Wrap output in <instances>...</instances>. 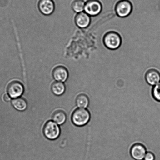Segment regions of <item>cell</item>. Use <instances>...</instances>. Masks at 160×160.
Here are the masks:
<instances>
[{"mask_svg":"<svg viewBox=\"0 0 160 160\" xmlns=\"http://www.w3.org/2000/svg\"><path fill=\"white\" fill-rule=\"evenodd\" d=\"M152 94L155 100L160 102V82L153 86Z\"/></svg>","mask_w":160,"mask_h":160,"instance_id":"obj_17","label":"cell"},{"mask_svg":"<svg viewBox=\"0 0 160 160\" xmlns=\"http://www.w3.org/2000/svg\"><path fill=\"white\" fill-rule=\"evenodd\" d=\"M66 90V87L62 82H55L51 86V90L54 94L57 96H60L64 93Z\"/></svg>","mask_w":160,"mask_h":160,"instance_id":"obj_15","label":"cell"},{"mask_svg":"<svg viewBox=\"0 0 160 160\" xmlns=\"http://www.w3.org/2000/svg\"><path fill=\"white\" fill-rule=\"evenodd\" d=\"M90 16L85 12H81L78 14L75 17L76 24L78 27L85 28L89 26L91 23Z\"/></svg>","mask_w":160,"mask_h":160,"instance_id":"obj_11","label":"cell"},{"mask_svg":"<svg viewBox=\"0 0 160 160\" xmlns=\"http://www.w3.org/2000/svg\"><path fill=\"white\" fill-rule=\"evenodd\" d=\"M132 10V4L128 0H120L116 4V13L120 18H125L128 16Z\"/></svg>","mask_w":160,"mask_h":160,"instance_id":"obj_4","label":"cell"},{"mask_svg":"<svg viewBox=\"0 0 160 160\" xmlns=\"http://www.w3.org/2000/svg\"><path fill=\"white\" fill-rule=\"evenodd\" d=\"M38 7L40 11L43 14L49 15L54 11L55 5L52 0H40Z\"/></svg>","mask_w":160,"mask_h":160,"instance_id":"obj_8","label":"cell"},{"mask_svg":"<svg viewBox=\"0 0 160 160\" xmlns=\"http://www.w3.org/2000/svg\"><path fill=\"white\" fill-rule=\"evenodd\" d=\"M102 10V5L99 0H88L85 2L84 10L89 16H97Z\"/></svg>","mask_w":160,"mask_h":160,"instance_id":"obj_5","label":"cell"},{"mask_svg":"<svg viewBox=\"0 0 160 160\" xmlns=\"http://www.w3.org/2000/svg\"><path fill=\"white\" fill-rule=\"evenodd\" d=\"M103 42L104 45L108 49L116 50L121 46L122 39L118 32L111 31L104 35Z\"/></svg>","mask_w":160,"mask_h":160,"instance_id":"obj_2","label":"cell"},{"mask_svg":"<svg viewBox=\"0 0 160 160\" xmlns=\"http://www.w3.org/2000/svg\"><path fill=\"white\" fill-rule=\"evenodd\" d=\"M66 113L61 110L55 111L52 116V119L53 122L58 125H62L66 122Z\"/></svg>","mask_w":160,"mask_h":160,"instance_id":"obj_14","label":"cell"},{"mask_svg":"<svg viewBox=\"0 0 160 160\" xmlns=\"http://www.w3.org/2000/svg\"><path fill=\"white\" fill-rule=\"evenodd\" d=\"M145 79L148 85L154 86L160 82V72L156 69H149L146 73Z\"/></svg>","mask_w":160,"mask_h":160,"instance_id":"obj_9","label":"cell"},{"mask_svg":"<svg viewBox=\"0 0 160 160\" xmlns=\"http://www.w3.org/2000/svg\"><path fill=\"white\" fill-rule=\"evenodd\" d=\"M91 118V114L88 109L79 108L73 113L72 120L74 125L78 127H82L86 125L89 122Z\"/></svg>","mask_w":160,"mask_h":160,"instance_id":"obj_1","label":"cell"},{"mask_svg":"<svg viewBox=\"0 0 160 160\" xmlns=\"http://www.w3.org/2000/svg\"><path fill=\"white\" fill-rule=\"evenodd\" d=\"M11 98L10 96L8 94H5L3 96V99L4 101L6 102H8L11 100Z\"/></svg>","mask_w":160,"mask_h":160,"instance_id":"obj_19","label":"cell"},{"mask_svg":"<svg viewBox=\"0 0 160 160\" xmlns=\"http://www.w3.org/2000/svg\"><path fill=\"white\" fill-rule=\"evenodd\" d=\"M24 91V87L22 84L19 82H12L7 87L8 94L13 99L19 98Z\"/></svg>","mask_w":160,"mask_h":160,"instance_id":"obj_7","label":"cell"},{"mask_svg":"<svg viewBox=\"0 0 160 160\" xmlns=\"http://www.w3.org/2000/svg\"><path fill=\"white\" fill-rule=\"evenodd\" d=\"M43 132L47 139L52 140L57 139L60 136V129L58 124L53 121H50L45 124Z\"/></svg>","mask_w":160,"mask_h":160,"instance_id":"obj_3","label":"cell"},{"mask_svg":"<svg viewBox=\"0 0 160 160\" xmlns=\"http://www.w3.org/2000/svg\"><path fill=\"white\" fill-rule=\"evenodd\" d=\"M85 2L83 0H74L71 7L73 10L77 13H81L84 10Z\"/></svg>","mask_w":160,"mask_h":160,"instance_id":"obj_16","label":"cell"},{"mask_svg":"<svg viewBox=\"0 0 160 160\" xmlns=\"http://www.w3.org/2000/svg\"><path fill=\"white\" fill-rule=\"evenodd\" d=\"M68 70L63 66H57L53 70V77L58 82H63L66 81L68 78Z\"/></svg>","mask_w":160,"mask_h":160,"instance_id":"obj_10","label":"cell"},{"mask_svg":"<svg viewBox=\"0 0 160 160\" xmlns=\"http://www.w3.org/2000/svg\"><path fill=\"white\" fill-rule=\"evenodd\" d=\"M76 102L77 107L79 108H86L89 105L90 101L87 95L82 94L77 96Z\"/></svg>","mask_w":160,"mask_h":160,"instance_id":"obj_13","label":"cell"},{"mask_svg":"<svg viewBox=\"0 0 160 160\" xmlns=\"http://www.w3.org/2000/svg\"><path fill=\"white\" fill-rule=\"evenodd\" d=\"M156 157L153 152L148 151L146 153L143 160H155Z\"/></svg>","mask_w":160,"mask_h":160,"instance_id":"obj_18","label":"cell"},{"mask_svg":"<svg viewBox=\"0 0 160 160\" xmlns=\"http://www.w3.org/2000/svg\"><path fill=\"white\" fill-rule=\"evenodd\" d=\"M147 152L145 146L141 143H136L132 145L130 149V154L135 160H143Z\"/></svg>","mask_w":160,"mask_h":160,"instance_id":"obj_6","label":"cell"},{"mask_svg":"<svg viewBox=\"0 0 160 160\" xmlns=\"http://www.w3.org/2000/svg\"><path fill=\"white\" fill-rule=\"evenodd\" d=\"M12 103L14 108L18 111H24L27 108V102L25 99L22 98L13 99Z\"/></svg>","mask_w":160,"mask_h":160,"instance_id":"obj_12","label":"cell"}]
</instances>
